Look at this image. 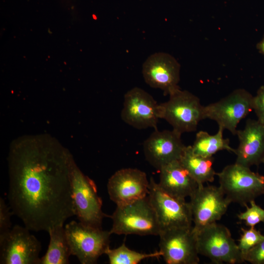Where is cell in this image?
Returning a JSON list of instances; mask_svg holds the SVG:
<instances>
[{
    "mask_svg": "<svg viewBox=\"0 0 264 264\" xmlns=\"http://www.w3.org/2000/svg\"><path fill=\"white\" fill-rule=\"evenodd\" d=\"M180 65L170 54L157 52L150 56L142 66L145 82L151 87L159 88L165 95L180 88Z\"/></svg>",
    "mask_w": 264,
    "mask_h": 264,
    "instance_id": "cell-15",
    "label": "cell"
},
{
    "mask_svg": "<svg viewBox=\"0 0 264 264\" xmlns=\"http://www.w3.org/2000/svg\"><path fill=\"white\" fill-rule=\"evenodd\" d=\"M159 251L167 264L199 263L197 233L191 227L163 230L159 235Z\"/></svg>",
    "mask_w": 264,
    "mask_h": 264,
    "instance_id": "cell-12",
    "label": "cell"
},
{
    "mask_svg": "<svg viewBox=\"0 0 264 264\" xmlns=\"http://www.w3.org/2000/svg\"><path fill=\"white\" fill-rule=\"evenodd\" d=\"M150 180L146 173L136 168H123L109 179L107 189L110 198L116 206L126 204L148 195Z\"/></svg>",
    "mask_w": 264,
    "mask_h": 264,
    "instance_id": "cell-14",
    "label": "cell"
},
{
    "mask_svg": "<svg viewBox=\"0 0 264 264\" xmlns=\"http://www.w3.org/2000/svg\"><path fill=\"white\" fill-rule=\"evenodd\" d=\"M110 264H137L142 260L161 257V252L158 251L150 253H143L130 249L124 242L114 249L110 247L106 251Z\"/></svg>",
    "mask_w": 264,
    "mask_h": 264,
    "instance_id": "cell-22",
    "label": "cell"
},
{
    "mask_svg": "<svg viewBox=\"0 0 264 264\" xmlns=\"http://www.w3.org/2000/svg\"><path fill=\"white\" fill-rule=\"evenodd\" d=\"M243 260L252 264H264V239L247 252Z\"/></svg>",
    "mask_w": 264,
    "mask_h": 264,
    "instance_id": "cell-26",
    "label": "cell"
},
{
    "mask_svg": "<svg viewBox=\"0 0 264 264\" xmlns=\"http://www.w3.org/2000/svg\"><path fill=\"white\" fill-rule=\"evenodd\" d=\"M242 234L239 240L238 247L243 256L264 239V235L255 227L241 228Z\"/></svg>",
    "mask_w": 264,
    "mask_h": 264,
    "instance_id": "cell-23",
    "label": "cell"
},
{
    "mask_svg": "<svg viewBox=\"0 0 264 264\" xmlns=\"http://www.w3.org/2000/svg\"><path fill=\"white\" fill-rule=\"evenodd\" d=\"M181 135L173 130L160 131L155 129L143 144L147 161L159 170L168 163L179 160L186 146Z\"/></svg>",
    "mask_w": 264,
    "mask_h": 264,
    "instance_id": "cell-16",
    "label": "cell"
},
{
    "mask_svg": "<svg viewBox=\"0 0 264 264\" xmlns=\"http://www.w3.org/2000/svg\"><path fill=\"white\" fill-rule=\"evenodd\" d=\"M148 197L156 213L161 231L193 226L189 202L167 193L153 177L150 179Z\"/></svg>",
    "mask_w": 264,
    "mask_h": 264,
    "instance_id": "cell-8",
    "label": "cell"
},
{
    "mask_svg": "<svg viewBox=\"0 0 264 264\" xmlns=\"http://www.w3.org/2000/svg\"><path fill=\"white\" fill-rule=\"evenodd\" d=\"M65 229L71 255L76 256L82 264H94L110 248V231L86 225L72 220Z\"/></svg>",
    "mask_w": 264,
    "mask_h": 264,
    "instance_id": "cell-5",
    "label": "cell"
},
{
    "mask_svg": "<svg viewBox=\"0 0 264 264\" xmlns=\"http://www.w3.org/2000/svg\"><path fill=\"white\" fill-rule=\"evenodd\" d=\"M239 144L236 149V163L250 168L264 161V126L248 119L243 130H237Z\"/></svg>",
    "mask_w": 264,
    "mask_h": 264,
    "instance_id": "cell-17",
    "label": "cell"
},
{
    "mask_svg": "<svg viewBox=\"0 0 264 264\" xmlns=\"http://www.w3.org/2000/svg\"><path fill=\"white\" fill-rule=\"evenodd\" d=\"M30 231L25 226L15 225L0 237V264H41V244Z\"/></svg>",
    "mask_w": 264,
    "mask_h": 264,
    "instance_id": "cell-10",
    "label": "cell"
},
{
    "mask_svg": "<svg viewBox=\"0 0 264 264\" xmlns=\"http://www.w3.org/2000/svg\"><path fill=\"white\" fill-rule=\"evenodd\" d=\"M220 187L231 202L245 206L264 195V176L235 163L216 173Z\"/></svg>",
    "mask_w": 264,
    "mask_h": 264,
    "instance_id": "cell-4",
    "label": "cell"
},
{
    "mask_svg": "<svg viewBox=\"0 0 264 264\" xmlns=\"http://www.w3.org/2000/svg\"><path fill=\"white\" fill-rule=\"evenodd\" d=\"M253 96L244 89H236L219 101L204 106V119L215 121L219 127L236 135L237 126L253 110Z\"/></svg>",
    "mask_w": 264,
    "mask_h": 264,
    "instance_id": "cell-9",
    "label": "cell"
},
{
    "mask_svg": "<svg viewBox=\"0 0 264 264\" xmlns=\"http://www.w3.org/2000/svg\"><path fill=\"white\" fill-rule=\"evenodd\" d=\"M73 160L69 151L49 135L24 136L10 145L9 206L30 231L48 232L75 216Z\"/></svg>",
    "mask_w": 264,
    "mask_h": 264,
    "instance_id": "cell-1",
    "label": "cell"
},
{
    "mask_svg": "<svg viewBox=\"0 0 264 264\" xmlns=\"http://www.w3.org/2000/svg\"><path fill=\"white\" fill-rule=\"evenodd\" d=\"M263 163L264 164V162H263Z\"/></svg>",
    "mask_w": 264,
    "mask_h": 264,
    "instance_id": "cell-29",
    "label": "cell"
},
{
    "mask_svg": "<svg viewBox=\"0 0 264 264\" xmlns=\"http://www.w3.org/2000/svg\"><path fill=\"white\" fill-rule=\"evenodd\" d=\"M121 116L124 122L135 129H155L161 119L160 105L147 92L135 87L124 95Z\"/></svg>",
    "mask_w": 264,
    "mask_h": 264,
    "instance_id": "cell-13",
    "label": "cell"
},
{
    "mask_svg": "<svg viewBox=\"0 0 264 264\" xmlns=\"http://www.w3.org/2000/svg\"><path fill=\"white\" fill-rule=\"evenodd\" d=\"M190 198L193 229L197 233L220 220L231 203L220 187L213 185H198Z\"/></svg>",
    "mask_w": 264,
    "mask_h": 264,
    "instance_id": "cell-11",
    "label": "cell"
},
{
    "mask_svg": "<svg viewBox=\"0 0 264 264\" xmlns=\"http://www.w3.org/2000/svg\"><path fill=\"white\" fill-rule=\"evenodd\" d=\"M159 171V186L174 197L182 199L190 198L198 187L179 160L168 163Z\"/></svg>",
    "mask_w": 264,
    "mask_h": 264,
    "instance_id": "cell-18",
    "label": "cell"
},
{
    "mask_svg": "<svg viewBox=\"0 0 264 264\" xmlns=\"http://www.w3.org/2000/svg\"><path fill=\"white\" fill-rule=\"evenodd\" d=\"M13 213L3 198H0V237L7 234L12 228L11 217Z\"/></svg>",
    "mask_w": 264,
    "mask_h": 264,
    "instance_id": "cell-25",
    "label": "cell"
},
{
    "mask_svg": "<svg viewBox=\"0 0 264 264\" xmlns=\"http://www.w3.org/2000/svg\"><path fill=\"white\" fill-rule=\"evenodd\" d=\"M250 205H246V209L237 216L240 220L244 221L245 225L249 227H255L261 222L264 224V209L257 205L255 200L250 202Z\"/></svg>",
    "mask_w": 264,
    "mask_h": 264,
    "instance_id": "cell-24",
    "label": "cell"
},
{
    "mask_svg": "<svg viewBox=\"0 0 264 264\" xmlns=\"http://www.w3.org/2000/svg\"><path fill=\"white\" fill-rule=\"evenodd\" d=\"M109 217L112 221L110 230L111 234L159 236L161 231L148 195L133 202L116 206Z\"/></svg>",
    "mask_w": 264,
    "mask_h": 264,
    "instance_id": "cell-2",
    "label": "cell"
},
{
    "mask_svg": "<svg viewBox=\"0 0 264 264\" xmlns=\"http://www.w3.org/2000/svg\"><path fill=\"white\" fill-rule=\"evenodd\" d=\"M252 107L257 120L264 126V85L259 88L256 95L253 96Z\"/></svg>",
    "mask_w": 264,
    "mask_h": 264,
    "instance_id": "cell-27",
    "label": "cell"
},
{
    "mask_svg": "<svg viewBox=\"0 0 264 264\" xmlns=\"http://www.w3.org/2000/svg\"><path fill=\"white\" fill-rule=\"evenodd\" d=\"M49 243L41 264H68L71 255L64 225L51 228L48 231Z\"/></svg>",
    "mask_w": 264,
    "mask_h": 264,
    "instance_id": "cell-20",
    "label": "cell"
},
{
    "mask_svg": "<svg viewBox=\"0 0 264 264\" xmlns=\"http://www.w3.org/2000/svg\"><path fill=\"white\" fill-rule=\"evenodd\" d=\"M169 95L167 102L160 104L161 119H165L173 130L181 134L196 131L199 121L204 119V106L199 99L180 88Z\"/></svg>",
    "mask_w": 264,
    "mask_h": 264,
    "instance_id": "cell-6",
    "label": "cell"
},
{
    "mask_svg": "<svg viewBox=\"0 0 264 264\" xmlns=\"http://www.w3.org/2000/svg\"><path fill=\"white\" fill-rule=\"evenodd\" d=\"M70 179L75 216L84 224L102 228L103 219L109 216L102 211V200L95 182L81 171L74 160Z\"/></svg>",
    "mask_w": 264,
    "mask_h": 264,
    "instance_id": "cell-3",
    "label": "cell"
},
{
    "mask_svg": "<svg viewBox=\"0 0 264 264\" xmlns=\"http://www.w3.org/2000/svg\"><path fill=\"white\" fill-rule=\"evenodd\" d=\"M179 160L198 185L214 180L217 173L213 168V156L206 157L197 154L192 146H188L185 147Z\"/></svg>",
    "mask_w": 264,
    "mask_h": 264,
    "instance_id": "cell-19",
    "label": "cell"
},
{
    "mask_svg": "<svg viewBox=\"0 0 264 264\" xmlns=\"http://www.w3.org/2000/svg\"><path fill=\"white\" fill-rule=\"evenodd\" d=\"M199 255L216 264H240L244 262L238 244L225 226L216 222L208 225L197 233Z\"/></svg>",
    "mask_w": 264,
    "mask_h": 264,
    "instance_id": "cell-7",
    "label": "cell"
},
{
    "mask_svg": "<svg viewBox=\"0 0 264 264\" xmlns=\"http://www.w3.org/2000/svg\"><path fill=\"white\" fill-rule=\"evenodd\" d=\"M223 130L219 127L218 132L210 135L207 132L200 131L197 133L192 146L194 152L199 155L210 157L221 150H227L235 154L236 149L232 148L228 138L223 137Z\"/></svg>",
    "mask_w": 264,
    "mask_h": 264,
    "instance_id": "cell-21",
    "label": "cell"
},
{
    "mask_svg": "<svg viewBox=\"0 0 264 264\" xmlns=\"http://www.w3.org/2000/svg\"><path fill=\"white\" fill-rule=\"evenodd\" d=\"M256 47L259 52L264 55V35L261 40L258 43Z\"/></svg>",
    "mask_w": 264,
    "mask_h": 264,
    "instance_id": "cell-28",
    "label": "cell"
}]
</instances>
